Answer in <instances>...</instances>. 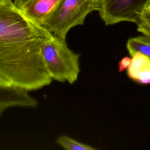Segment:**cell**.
<instances>
[{
  "mask_svg": "<svg viewBox=\"0 0 150 150\" xmlns=\"http://www.w3.org/2000/svg\"><path fill=\"white\" fill-rule=\"evenodd\" d=\"M98 13L106 26L121 22L136 23L150 0H99Z\"/></svg>",
  "mask_w": 150,
  "mask_h": 150,
  "instance_id": "cell-4",
  "label": "cell"
},
{
  "mask_svg": "<svg viewBox=\"0 0 150 150\" xmlns=\"http://www.w3.org/2000/svg\"><path fill=\"white\" fill-rule=\"evenodd\" d=\"M52 35L33 23L11 0L0 4V76L11 86L36 90L52 79L44 63L41 49Z\"/></svg>",
  "mask_w": 150,
  "mask_h": 150,
  "instance_id": "cell-1",
  "label": "cell"
},
{
  "mask_svg": "<svg viewBox=\"0 0 150 150\" xmlns=\"http://www.w3.org/2000/svg\"><path fill=\"white\" fill-rule=\"evenodd\" d=\"M60 0H29L20 9L29 19L43 26Z\"/></svg>",
  "mask_w": 150,
  "mask_h": 150,
  "instance_id": "cell-5",
  "label": "cell"
},
{
  "mask_svg": "<svg viewBox=\"0 0 150 150\" xmlns=\"http://www.w3.org/2000/svg\"><path fill=\"white\" fill-rule=\"evenodd\" d=\"M149 36V37H150V35H149V36Z\"/></svg>",
  "mask_w": 150,
  "mask_h": 150,
  "instance_id": "cell-15",
  "label": "cell"
},
{
  "mask_svg": "<svg viewBox=\"0 0 150 150\" xmlns=\"http://www.w3.org/2000/svg\"><path fill=\"white\" fill-rule=\"evenodd\" d=\"M6 110V108L2 107H0V116L2 115V114Z\"/></svg>",
  "mask_w": 150,
  "mask_h": 150,
  "instance_id": "cell-13",
  "label": "cell"
},
{
  "mask_svg": "<svg viewBox=\"0 0 150 150\" xmlns=\"http://www.w3.org/2000/svg\"><path fill=\"white\" fill-rule=\"evenodd\" d=\"M29 0H15L14 4L18 8L21 9L23 5H24L26 2H28Z\"/></svg>",
  "mask_w": 150,
  "mask_h": 150,
  "instance_id": "cell-11",
  "label": "cell"
},
{
  "mask_svg": "<svg viewBox=\"0 0 150 150\" xmlns=\"http://www.w3.org/2000/svg\"><path fill=\"white\" fill-rule=\"evenodd\" d=\"M127 49L131 56L141 53L150 59V37L143 35L129 38L127 43Z\"/></svg>",
  "mask_w": 150,
  "mask_h": 150,
  "instance_id": "cell-7",
  "label": "cell"
},
{
  "mask_svg": "<svg viewBox=\"0 0 150 150\" xmlns=\"http://www.w3.org/2000/svg\"><path fill=\"white\" fill-rule=\"evenodd\" d=\"M131 62V59L128 57H125L122 58L119 62L118 64V70L121 72L125 69H127L129 66Z\"/></svg>",
  "mask_w": 150,
  "mask_h": 150,
  "instance_id": "cell-10",
  "label": "cell"
},
{
  "mask_svg": "<svg viewBox=\"0 0 150 150\" xmlns=\"http://www.w3.org/2000/svg\"><path fill=\"white\" fill-rule=\"evenodd\" d=\"M41 52L46 68L52 80L74 83L78 79L80 55L67 46L66 39L52 33L42 45Z\"/></svg>",
  "mask_w": 150,
  "mask_h": 150,
  "instance_id": "cell-2",
  "label": "cell"
},
{
  "mask_svg": "<svg viewBox=\"0 0 150 150\" xmlns=\"http://www.w3.org/2000/svg\"><path fill=\"white\" fill-rule=\"evenodd\" d=\"M136 24L138 32L144 35H150V4L143 11Z\"/></svg>",
  "mask_w": 150,
  "mask_h": 150,
  "instance_id": "cell-9",
  "label": "cell"
},
{
  "mask_svg": "<svg viewBox=\"0 0 150 150\" xmlns=\"http://www.w3.org/2000/svg\"><path fill=\"white\" fill-rule=\"evenodd\" d=\"M0 86H11L5 80H4L3 78H2L0 76Z\"/></svg>",
  "mask_w": 150,
  "mask_h": 150,
  "instance_id": "cell-12",
  "label": "cell"
},
{
  "mask_svg": "<svg viewBox=\"0 0 150 150\" xmlns=\"http://www.w3.org/2000/svg\"><path fill=\"white\" fill-rule=\"evenodd\" d=\"M4 1V0H0V4H1L2 1Z\"/></svg>",
  "mask_w": 150,
  "mask_h": 150,
  "instance_id": "cell-14",
  "label": "cell"
},
{
  "mask_svg": "<svg viewBox=\"0 0 150 150\" xmlns=\"http://www.w3.org/2000/svg\"><path fill=\"white\" fill-rule=\"evenodd\" d=\"M56 142L66 150H96L89 145L80 142L67 135H61L56 140Z\"/></svg>",
  "mask_w": 150,
  "mask_h": 150,
  "instance_id": "cell-8",
  "label": "cell"
},
{
  "mask_svg": "<svg viewBox=\"0 0 150 150\" xmlns=\"http://www.w3.org/2000/svg\"><path fill=\"white\" fill-rule=\"evenodd\" d=\"M131 57L127 71L128 77L141 84H150V59L141 53Z\"/></svg>",
  "mask_w": 150,
  "mask_h": 150,
  "instance_id": "cell-6",
  "label": "cell"
},
{
  "mask_svg": "<svg viewBox=\"0 0 150 150\" xmlns=\"http://www.w3.org/2000/svg\"><path fill=\"white\" fill-rule=\"evenodd\" d=\"M99 0H60L42 27L53 35L66 39L73 28L84 24L86 16L98 11Z\"/></svg>",
  "mask_w": 150,
  "mask_h": 150,
  "instance_id": "cell-3",
  "label": "cell"
}]
</instances>
